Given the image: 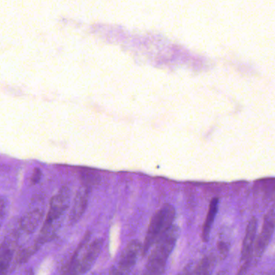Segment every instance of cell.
<instances>
[{"mask_svg":"<svg viewBox=\"0 0 275 275\" xmlns=\"http://www.w3.org/2000/svg\"><path fill=\"white\" fill-rule=\"evenodd\" d=\"M179 235L178 226L174 225L170 231L155 245L148 257L145 268V275H163L167 261L174 250Z\"/></svg>","mask_w":275,"mask_h":275,"instance_id":"obj_1","label":"cell"},{"mask_svg":"<svg viewBox=\"0 0 275 275\" xmlns=\"http://www.w3.org/2000/svg\"><path fill=\"white\" fill-rule=\"evenodd\" d=\"M175 209L170 204H165L151 218L145 241L142 255L145 256L153 245H156L174 225Z\"/></svg>","mask_w":275,"mask_h":275,"instance_id":"obj_2","label":"cell"},{"mask_svg":"<svg viewBox=\"0 0 275 275\" xmlns=\"http://www.w3.org/2000/svg\"><path fill=\"white\" fill-rule=\"evenodd\" d=\"M70 199V190L67 186H63L58 190L55 195L53 196L50 201V208L46 215L40 238L37 244H42L46 241L51 240L57 231V224L67 210Z\"/></svg>","mask_w":275,"mask_h":275,"instance_id":"obj_3","label":"cell"},{"mask_svg":"<svg viewBox=\"0 0 275 275\" xmlns=\"http://www.w3.org/2000/svg\"><path fill=\"white\" fill-rule=\"evenodd\" d=\"M274 231L275 212L270 210L264 216L261 231L257 238L254 253L256 257H259L263 255L266 248L269 246V242L271 241Z\"/></svg>","mask_w":275,"mask_h":275,"instance_id":"obj_4","label":"cell"},{"mask_svg":"<svg viewBox=\"0 0 275 275\" xmlns=\"http://www.w3.org/2000/svg\"><path fill=\"white\" fill-rule=\"evenodd\" d=\"M142 254V245L137 240H133L128 244L121 254L119 261V269L129 273L137 263L140 254Z\"/></svg>","mask_w":275,"mask_h":275,"instance_id":"obj_5","label":"cell"},{"mask_svg":"<svg viewBox=\"0 0 275 275\" xmlns=\"http://www.w3.org/2000/svg\"><path fill=\"white\" fill-rule=\"evenodd\" d=\"M257 220L252 218L248 223L246 233L244 237L242 247V261H251L254 253L256 242H257Z\"/></svg>","mask_w":275,"mask_h":275,"instance_id":"obj_6","label":"cell"},{"mask_svg":"<svg viewBox=\"0 0 275 275\" xmlns=\"http://www.w3.org/2000/svg\"><path fill=\"white\" fill-rule=\"evenodd\" d=\"M103 243V240L95 239L90 244L89 246L86 247L84 254L80 257V266H78V272L80 274L87 273L92 268L100 254Z\"/></svg>","mask_w":275,"mask_h":275,"instance_id":"obj_7","label":"cell"},{"mask_svg":"<svg viewBox=\"0 0 275 275\" xmlns=\"http://www.w3.org/2000/svg\"><path fill=\"white\" fill-rule=\"evenodd\" d=\"M90 190L91 189L88 187L83 186L76 193L69 216V221L70 224H74L78 221L85 213L89 200Z\"/></svg>","mask_w":275,"mask_h":275,"instance_id":"obj_8","label":"cell"},{"mask_svg":"<svg viewBox=\"0 0 275 275\" xmlns=\"http://www.w3.org/2000/svg\"><path fill=\"white\" fill-rule=\"evenodd\" d=\"M44 212L40 208L30 209L24 214L20 221V228L26 233H32L43 219Z\"/></svg>","mask_w":275,"mask_h":275,"instance_id":"obj_9","label":"cell"},{"mask_svg":"<svg viewBox=\"0 0 275 275\" xmlns=\"http://www.w3.org/2000/svg\"><path fill=\"white\" fill-rule=\"evenodd\" d=\"M219 204H220L219 199L216 197L212 199L209 204L206 219H205L202 228L203 242L205 243H207L210 238L211 231H212V226H213L214 221H215L216 215H217L218 209H219Z\"/></svg>","mask_w":275,"mask_h":275,"instance_id":"obj_10","label":"cell"},{"mask_svg":"<svg viewBox=\"0 0 275 275\" xmlns=\"http://www.w3.org/2000/svg\"><path fill=\"white\" fill-rule=\"evenodd\" d=\"M216 265V256L214 254L205 256L196 265L192 275H212Z\"/></svg>","mask_w":275,"mask_h":275,"instance_id":"obj_11","label":"cell"},{"mask_svg":"<svg viewBox=\"0 0 275 275\" xmlns=\"http://www.w3.org/2000/svg\"><path fill=\"white\" fill-rule=\"evenodd\" d=\"M12 261V251L6 242H3L1 249L0 274L6 275Z\"/></svg>","mask_w":275,"mask_h":275,"instance_id":"obj_12","label":"cell"},{"mask_svg":"<svg viewBox=\"0 0 275 275\" xmlns=\"http://www.w3.org/2000/svg\"><path fill=\"white\" fill-rule=\"evenodd\" d=\"M80 178L84 186L91 189L92 186L99 184L101 180L100 175L95 170H84L80 173Z\"/></svg>","mask_w":275,"mask_h":275,"instance_id":"obj_13","label":"cell"},{"mask_svg":"<svg viewBox=\"0 0 275 275\" xmlns=\"http://www.w3.org/2000/svg\"><path fill=\"white\" fill-rule=\"evenodd\" d=\"M217 246L221 258L227 257L228 252H229V246H228V244H226L224 241H221V242H218Z\"/></svg>","mask_w":275,"mask_h":275,"instance_id":"obj_14","label":"cell"},{"mask_svg":"<svg viewBox=\"0 0 275 275\" xmlns=\"http://www.w3.org/2000/svg\"><path fill=\"white\" fill-rule=\"evenodd\" d=\"M41 178H42V171L39 169H35L32 173V178H31L32 183L36 184L38 182H40Z\"/></svg>","mask_w":275,"mask_h":275,"instance_id":"obj_15","label":"cell"},{"mask_svg":"<svg viewBox=\"0 0 275 275\" xmlns=\"http://www.w3.org/2000/svg\"><path fill=\"white\" fill-rule=\"evenodd\" d=\"M250 262H251V261L243 262L242 267L239 269V271H238V274L237 275H246V273H247L248 269L250 267Z\"/></svg>","mask_w":275,"mask_h":275,"instance_id":"obj_16","label":"cell"},{"mask_svg":"<svg viewBox=\"0 0 275 275\" xmlns=\"http://www.w3.org/2000/svg\"><path fill=\"white\" fill-rule=\"evenodd\" d=\"M194 269H192V263L188 264L184 269H182L180 273L177 275H192Z\"/></svg>","mask_w":275,"mask_h":275,"instance_id":"obj_17","label":"cell"},{"mask_svg":"<svg viewBox=\"0 0 275 275\" xmlns=\"http://www.w3.org/2000/svg\"><path fill=\"white\" fill-rule=\"evenodd\" d=\"M109 275H127V273H125L123 270H121L119 268H117V269H111V271L110 272V274Z\"/></svg>","mask_w":275,"mask_h":275,"instance_id":"obj_18","label":"cell"},{"mask_svg":"<svg viewBox=\"0 0 275 275\" xmlns=\"http://www.w3.org/2000/svg\"><path fill=\"white\" fill-rule=\"evenodd\" d=\"M265 275H269V274H265Z\"/></svg>","mask_w":275,"mask_h":275,"instance_id":"obj_19","label":"cell"}]
</instances>
